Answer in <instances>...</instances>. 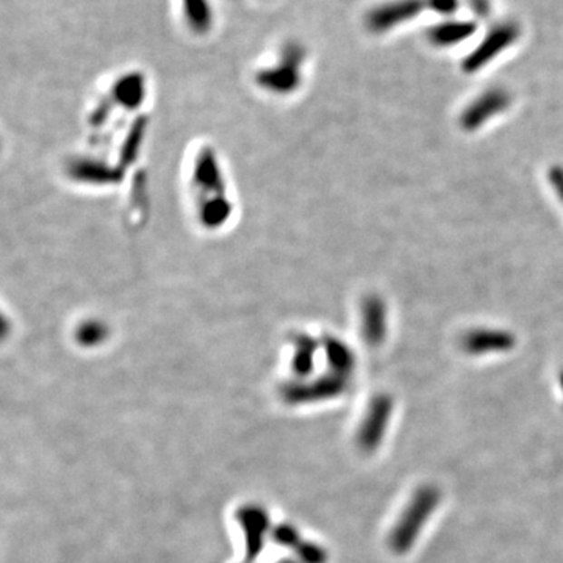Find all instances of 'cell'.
Returning a JSON list of instances; mask_svg holds the SVG:
<instances>
[{"label": "cell", "mask_w": 563, "mask_h": 563, "mask_svg": "<svg viewBox=\"0 0 563 563\" xmlns=\"http://www.w3.org/2000/svg\"><path fill=\"white\" fill-rule=\"evenodd\" d=\"M238 521L245 534V562L254 563L262 554L267 535L271 529V521L267 509L258 504H246L237 510Z\"/></svg>", "instance_id": "2"}, {"label": "cell", "mask_w": 563, "mask_h": 563, "mask_svg": "<svg viewBox=\"0 0 563 563\" xmlns=\"http://www.w3.org/2000/svg\"><path fill=\"white\" fill-rule=\"evenodd\" d=\"M393 399L387 394H379L371 401L364 422L357 433V444L364 452H374L381 446L388 422L392 418Z\"/></svg>", "instance_id": "4"}, {"label": "cell", "mask_w": 563, "mask_h": 563, "mask_svg": "<svg viewBox=\"0 0 563 563\" xmlns=\"http://www.w3.org/2000/svg\"><path fill=\"white\" fill-rule=\"evenodd\" d=\"M470 5H471L472 12L479 17L490 16V0H470Z\"/></svg>", "instance_id": "15"}, {"label": "cell", "mask_w": 563, "mask_h": 563, "mask_svg": "<svg viewBox=\"0 0 563 563\" xmlns=\"http://www.w3.org/2000/svg\"><path fill=\"white\" fill-rule=\"evenodd\" d=\"M440 502V491L433 485H422L412 496L409 506L399 518L398 523L390 534V548L394 554H405L415 545L424 524L431 518Z\"/></svg>", "instance_id": "1"}, {"label": "cell", "mask_w": 563, "mask_h": 563, "mask_svg": "<svg viewBox=\"0 0 563 563\" xmlns=\"http://www.w3.org/2000/svg\"><path fill=\"white\" fill-rule=\"evenodd\" d=\"M297 560L301 563H327L329 562V554L325 548L319 547L313 541L304 540L295 548Z\"/></svg>", "instance_id": "12"}, {"label": "cell", "mask_w": 563, "mask_h": 563, "mask_svg": "<svg viewBox=\"0 0 563 563\" xmlns=\"http://www.w3.org/2000/svg\"><path fill=\"white\" fill-rule=\"evenodd\" d=\"M276 563H301V562H299V560H293V558H282V560H279V562H276Z\"/></svg>", "instance_id": "16"}, {"label": "cell", "mask_w": 563, "mask_h": 563, "mask_svg": "<svg viewBox=\"0 0 563 563\" xmlns=\"http://www.w3.org/2000/svg\"><path fill=\"white\" fill-rule=\"evenodd\" d=\"M476 32V24L470 21H448L429 30V40L435 46H455L468 40Z\"/></svg>", "instance_id": "9"}, {"label": "cell", "mask_w": 563, "mask_h": 563, "mask_svg": "<svg viewBox=\"0 0 563 563\" xmlns=\"http://www.w3.org/2000/svg\"><path fill=\"white\" fill-rule=\"evenodd\" d=\"M346 375L330 374L308 382V383H296L284 388V399L290 404H306V403H316L323 399L335 398L346 390Z\"/></svg>", "instance_id": "5"}, {"label": "cell", "mask_w": 563, "mask_h": 563, "mask_svg": "<svg viewBox=\"0 0 563 563\" xmlns=\"http://www.w3.org/2000/svg\"><path fill=\"white\" fill-rule=\"evenodd\" d=\"M366 318L368 323L364 325V335H366V342L370 345H379L383 340V334H385V325H383V308H382L381 302L377 299H371L366 308Z\"/></svg>", "instance_id": "10"}, {"label": "cell", "mask_w": 563, "mask_h": 563, "mask_svg": "<svg viewBox=\"0 0 563 563\" xmlns=\"http://www.w3.org/2000/svg\"><path fill=\"white\" fill-rule=\"evenodd\" d=\"M513 338L504 332L496 330H479L471 332L465 336L463 347L470 354L496 353V351H507L513 346Z\"/></svg>", "instance_id": "8"}, {"label": "cell", "mask_w": 563, "mask_h": 563, "mask_svg": "<svg viewBox=\"0 0 563 563\" xmlns=\"http://www.w3.org/2000/svg\"><path fill=\"white\" fill-rule=\"evenodd\" d=\"M507 105H509V96L506 92H500V90L485 92L484 96L479 97L478 101L465 112L461 122L467 129H474L491 118L493 114L498 113L500 110L506 109Z\"/></svg>", "instance_id": "7"}, {"label": "cell", "mask_w": 563, "mask_h": 563, "mask_svg": "<svg viewBox=\"0 0 563 563\" xmlns=\"http://www.w3.org/2000/svg\"><path fill=\"white\" fill-rule=\"evenodd\" d=\"M327 354H329L330 364L335 370L336 374L346 375L349 371L353 370V354L349 353L346 347L338 343H330Z\"/></svg>", "instance_id": "11"}, {"label": "cell", "mask_w": 563, "mask_h": 563, "mask_svg": "<svg viewBox=\"0 0 563 563\" xmlns=\"http://www.w3.org/2000/svg\"><path fill=\"white\" fill-rule=\"evenodd\" d=\"M426 5L440 15H452L459 8V0H426Z\"/></svg>", "instance_id": "14"}, {"label": "cell", "mask_w": 563, "mask_h": 563, "mask_svg": "<svg viewBox=\"0 0 563 563\" xmlns=\"http://www.w3.org/2000/svg\"><path fill=\"white\" fill-rule=\"evenodd\" d=\"M519 36V27L515 23L496 24L490 34L485 36L482 43L471 52L461 68L465 73H474L484 68L487 63L491 62L500 52L506 51L507 47L512 46Z\"/></svg>", "instance_id": "3"}, {"label": "cell", "mask_w": 563, "mask_h": 563, "mask_svg": "<svg viewBox=\"0 0 563 563\" xmlns=\"http://www.w3.org/2000/svg\"><path fill=\"white\" fill-rule=\"evenodd\" d=\"M271 537L280 547L291 548V549H295L302 540V537L297 532L296 528L286 523L277 524L271 530Z\"/></svg>", "instance_id": "13"}, {"label": "cell", "mask_w": 563, "mask_h": 563, "mask_svg": "<svg viewBox=\"0 0 563 563\" xmlns=\"http://www.w3.org/2000/svg\"><path fill=\"white\" fill-rule=\"evenodd\" d=\"M560 385H562V388H563V374H562V377H560Z\"/></svg>", "instance_id": "17"}, {"label": "cell", "mask_w": 563, "mask_h": 563, "mask_svg": "<svg viewBox=\"0 0 563 563\" xmlns=\"http://www.w3.org/2000/svg\"><path fill=\"white\" fill-rule=\"evenodd\" d=\"M426 0H394L377 6L368 16V27L375 34L387 32L418 16L426 8Z\"/></svg>", "instance_id": "6"}]
</instances>
